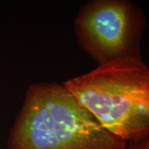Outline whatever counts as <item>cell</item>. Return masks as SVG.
Returning <instances> with one entry per match:
<instances>
[{
	"mask_svg": "<svg viewBox=\"0 0 149 149\" xmlns=\"http://www.w3.org/2000/svg\"><path fill=\"white\" fill-rule=\"evenodd\" d=\"M145 18L125 0H95L79 11L74 24L78 42L99 64L139 57Z\"/></svg>",
	"mask_w": 149,
	"mask_h": 149,
	"instance_id": "3957f363",
	"label": "cell"
},
{
	"mask_svg": "<svg viewBox=\"0 0 149 149\" xmlns=\"http://www.w3.org/2000/svg\"><path fill=\"white\" fill-rule=\"evenodd\" d=\"M64 85L30 86L8 141V149H126Z\"/></svg>",
	"mask_w": 149,
	"mask_h": 149,
	"instance_id": "6da1fadb",
	"label": "cell"
},
{
	"mask_svg": "<svg viewBox=\"0 0 149 149\" xmlns=\"http://www.w3.org/2000/svg\"><path fill=\"white\" fill-rule=\"evenodd\" d=\"M64 85L119 138L137 142L149 136V68L141 57L100 64Z\"/></svg>",
	"mask_w": 149,
	"mask_h": 149,
	"instance_id": "7a4b0ae2",
	"label": "cell"
},
{
	"mask_svg": "<svg viewBox=\"0 0 149 149\" xmlns=\"http://www.w3.org/2000/svg\"><path fill=\"white\" fill-rule=\"evenodd\" d=\"M129 149H149V136L137 142H131Z\"/></svg>",
	"mask_w": 149,
	"mask_h": 149,
	"instance_id": "277c9868",
	"label": "cell"
}]
</instances>
